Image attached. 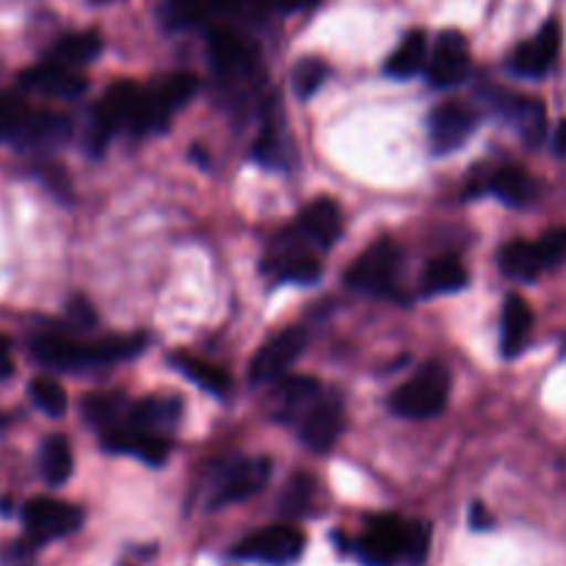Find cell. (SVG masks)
I'll use <instances>...</instances> for the list:
<instances>
[{
  "label": "cell",
  "instance_id": "cell-3",
  "mask_svg": "<svg viewBox=\"0 0 566 566\" xmlns=\"http://www.w3.org/2000/svg\"><path fill=\"white\" fill-rule=\"evenodd\" d=\"M83 523V512L53 497H33L22 509V525L31 545H48L53 539L75 534Z\"/></svg>",
  "mask_w": 566,
  "mask_h": 566
},
{
  "label": "cell",
  "instance_id": "cell-27",
  "mask_svg": "<svg viewBox=\"0 0 566 566\" xmlns=\"http://www.w3.org/2000/svg\"><path fill=\"white\" fill-rule=\"evenodd\" d=\"M39 470H42V479L50 486H61L70 481L72 475V448L66 442V437L55 434L50 437L42 446V457H39Z\"/></svg>",
  "mask_w": 566,
  "mask_h": 566
},
{
  "label": "cell",
  "instance_id": "cell-45",
  "mask_svg": "<svg viewBox=\"0 0 566 566\" xmlns=\"http://www.w3.org/2000/svg\"><path fill=\"white\" fill-rule=\"evenodd\" d=\"M315 3H321V0H304V9H310V6H315Z\"/></svg>",
  "mask_w": 566,
  "mask_h": 566
},
{
  "label": "cell",
  "instance_id": "cell-46",
  "mask_svg": "<svg viewBox=\"0 0 566 566\" xmlns=\"http://www.w3.org/2000/svg\"><path fill=\"white\" fill-rule=\"evenodd\" d=\"M97 3H103V0H97Z\"/></svg>",
  "mask_w": 566,
  "mask_h": 566
},
{
  "label": "cell",
  "instance_id": "cell-41",
  "mask_svg": "<svg viewBox=\"0 0 566 566\" xmlns=\"http://www.w3.org/2000/svg\"><path fill=\"white\" fill-rule=\"evenodd\" d=\"M470 525H473L475 531L492 528V517H490V512L484 509V503H475L473 506V512H470Z\"/></svg>",
  "mask_w": 566,
  "mask_h": 566
},
{
  "label": "cell",
  "instance_id": "cell-34",
  "mask_svg": "<svg viewBox=\"0 0 566 566\" xmlns=\"http://www.w3.org/2000/svg\"><path fill=\"white\" fill-rule=\"evenodd\" d=\"M28 392H31V401L44 415H50V418H61L66 412V392L59 381L48 379V376H39V379L31 381Z\"/></svg>",
  "mask_w": 566,
  "mask_h": 566
},
{
  "label": "cell",
  "instance_id": "cell-43",
  "mask_svg": "<svg viewBox=\"0 0 566 566\" xmlns=\"http://www.w3.org/2000/svg\"><path fill=\"white\" fill-rule=\"evenodd\" d=\"M210 6L219 11H238L243 6V0H210Z\"/></svg>",
  "mask_w": 566,
  "mask_h": 566
},
{
  "label": "cell",
  "instance_id": "cell-17",
  "mask_svg": "<svg viewBox=\"0 0 566 566\" xmlns=\"http://www.w3.org/2000/svg\"><path fill=\"white\" fill-rule=\"evenodd\" d=\"M20 86L55 99H75L86 92V77L77 75L75 70L53 64V61H44V64L22 72Z\"/></svg>",
  "mask_w": 566,
  "mask_h": 566
},
{
  "label": "cell",
  "instance_id": "cell-38",
  "mask_svg": "<svg viewBox=\"0 0 566 566\" xmlns=\"http://www.w3.org/2000/svg\"><path fill=\"white\" fill-rule=\"evenodd\" d=\"M210 0H169L166 6V17L175 28L193 25L197 20H202V14L208 11Z\"/></svg>",
  "mask_w": 566,
  "mask_h": 566
},
{
  "label": "cell",
  "instance_id": "cell-26",
  "mask_svg": "<svg viewBox=\"0 0 566 566\" xmlns=\"http://www.w3.org/2000/svg\"><path fill=\"white\" fill-rule=\"evenodd\" d=\"M321 385L315 379H307V376H291V379L276 385L274 398L280 403V415H296L307 412L315 401H318Z\"/></svg>",
  "mask_w": 566,
  "mask_h": 566
},
{
  "label": "cell",
  "instance_id": "cell-8",
  "mask_svg": "<svg viewBox=\"0 0 566 566\" xmlns=\"http://www.w3.org/2000/svg\"><path fill=\"white\" fill-rule=\"evenodd\" d=\"M398 265V249L392 241H379L359 254L357 263L348 269L346 285L363 293H392V274Z\"/></svg>",
  "mask_w": 566,
  "mask_h": 566
},
{
  "label": "cell",
  "instance_id": "cell-24",
  "mask_svg": "<svg viewBox=\"0 0 566 566\" xmlns=\"http://www.w3.org/2000/svg\"><path fill=\"white\" fill-rule=\"evenodd\" d=\"M501 269H503V274H509L512 280L534 282L536 276L545 271V263H542L536 243L512 241V243H506V247H503Z\"/></svg>",
  "mask_w": 566,
  "mask_h": 566
},
{
  "label": "cell",
  "instance_id": "cell-25",
  "mask_svg": "<svg viewBox=\"0 0 566 566\" xmlns=\"http://www.w3.org/2000/svg\"><path fill=\"white\" fill-rule=\"evenodd\" d=\"M169 363L175 365V368L180 370L186 379H191L193 385L202 387V390H208L210 396H227V392H230V387H232L230 376H227V370L216 368V365L202 363V359H197V357H186V354H175Z\"/></svg>",
  "mask_w": 566,
  "mask_h": 566
},
{
  "label": "cell",
  "instance_id": "cell-9",
  "mask_svg": "<svg viewBox=\"0 0 566 566\" xmlns=\"http://www.w3.org/2000/svg\"><path fill=\"white\" fill-rule=\"evenodd\" d=\"M470 75V48L468 39L459 31H446L437 39L429 59V83L437 88H448L462 83Z\"/></svg>",
  "mask_w": 566,
  "mask_h": 566
},
{
  "label": "cell",
  "instance_id": "cell-36",
  "mask_svg": "<svg viewBox=\"0 0 566 566\" xmlns=\"http://www.w3.org/2000/svg\"><path fill=\"white\" fill-rule=\"evenodd\" d=\"M313 479H310V475H296V479L291 481V486H287L285 495H282V512L291 514V517H302L310 509V503H313Z\"/></svg>",
  "mask_w": 566,
  "mask_h": 566
},
{
  "label": "cell",
  "instance_id": "cell-1",
  "mask_svg": "<svg viewBox=\"0 0 566 566\" xmlns=\"http://www.w3.org/2000/svg\"><path fill=\"white\" fill-rule=\"evenodd\" d=\"M144 346H147L144 335L105 337V340L97 343H75L59 335H42L31 340V354L36 357V363L48 365L53 370H83L138 357Z\"/></svg>",
  "mask_w": 566,
  "mask_h": 566
},
{
  "label": "cell",
  "instance_id": "cell-15",
  "mask_svg": "<svg viewBox=\"0 0 566 566\" xmlns=\"http://www.w3.org/2000/svg\"><path fill=\"white\" fill-rule=\"evenodd\" d=\"M208 59L219 75L238 77L252 70L254 61H258V53H254V48L241 33L221 28V31H213L208 36Z\"/></svg>",
  "mask_w": 566,
  "mask_h": 566
},
{
  "label": "cell",
  "instance_id": "cell-32",
  "mask_svg": "<svg viewBox=\"0 0 566 566\" xmlns=\"http://www.w3.org/2000/svg\"><path fill=\"white\" fill-rule=\"evenodd\" d=\"M31 105L11 92H0V144H11L20 127L25 125Z\"/></svg>",
  "mask_w": 566,
  "mask_h": 566
},
{
  "label": "cell",
  "instance_id": "cell-18",
  "mask_svg": "<svg viewBox=\"0 0 566 566\" xmlns=\"http://www.w3.org/2000/svg\"><path fill=\"white\" fill-rule=\"evenodd\" d=\"M298 230H302L310 241L318 243V247H335L337 238H340L343 232V213L340 208H337V202H332V199L326 197L310 202L307 208L302 210V216H298Z\"/></svg>",
  "mask_w": 566,
  "mask_h": 566
},
{
  "label": "cell",
  "instance_id": "cell-29",
  "mask_svg": "<svg viewBox=\"0 0 566 566\" xmlns=\"http://www.w3.org/2000/svg\"><path fill=\"white\" fill-rule=\"evenodd\" d=\"M130 415L138 429H171L180 420V401H175V398H147V401L136 403Z\"/></svg>",
  "mask_w": 566,
  "mask_h": 566
},
{
  "label": "cell",
  "instance_id": "cell-16",
  "mask_svg": "<svg viewBox=\"0 0 566 566\" xmlns=\"http://www.w3.org/2000/svg\"><path fill=\"white\" fill-rule=\"evenodd\" d=\"M105 451L111 453H133L138 457L142 462L153 464V468H160V464L169 459L171 451V442L166 437H160L158 431H147V429H111L105 431V440H103Z\"/></svg>",
  "mask_w": 566,
  "mask_h": 566
},
{
  "label": "cell",
  "instance_id": "cell-14",
  "mask_svg": "<svg viewBox=\"0 0 566 566\" xmlns=\"http://www.w3.org/2000/svg\"><path fill=\"white\" fill-rule=\"evenodd\" d=\"M70 119L64 114H53V111H31L25 125L14 136V147L20 153H39V149H55L70 138Z\"/></svg>",
  "mask_w": 566,
  "mask_h": 566
},
{
  "label": "cell",
  "instance_id": "cell-28",
  "mask_svg": "<svg viewBox=\"0 0 566 566\" xmlns=\"http://www.w3.org/2000/svg\"><path fill=\"white\" fill-rule=\"evenodd\" d=\"M423 285L429 293H459L468 287V271L457 258H434L426 265Z\"/></svg>",
  "mask_w": 566,
  "mask_h": 566
},
{
  "label": "cell",
  "instance_id": "cell-12",
  "mask_svg": "<svg viewBox=\"0 0 566 566\" xmlns=\"http://www.w3.org/2000/svg\"><path fill=\"white\" fill-rule=\"evenodd\" d=\"M562 50V25L556 20L545 22L531 42L520 44L512 55V70L523 77H542L556 64Z\"/></svg>",
  "mask_w": 566,
  "mask_h": 566
},
{
  "label": "cell",
  "instance_id": "cell-39",
  "mask_svg": "<svg viewBox=\"0 0 566 566\" xmlns=\"http://www.w3.org/2000/svg\"><path fill=\"white\" fill-rule=\"evenodd\" d=\"M431 545V528L429 523H409V536H407V562L409 564H423L426 553Z\"/></svg>",
  "mask_w": 566,
  "mask_h": 566
},
{
  "label": "cell",
  "instance_id": "cell-13",
  "mask_svg": "<svg viewBox=\"0 0 566 566\" xmlns=\"http://www.w3.org/2000/svg\"><path fill=\"white\" fill-rule=\"evenodd\" d=\"M343 431V403L337 398H318L302 415V442L315 453H326L335 448Z\"/></svg>",
  "mask_w": 566,
  "mask_h": 566
},
{
  "label": "cell",
  "instance_id": "cell-44",
  "mask_svg": "<svg viewBox=\"0 0 566 566\" xmlns=\"http://www.w3.org/2000/svg\"><path fill=\"white\" fill-rule=\"evenodd\" d=\"M556 149L562 155H566V122H562V127H558L556 133Z\"/></svg>",
  "mask_w": 566,
  "mask_h": 566
},
{
  "label": "cell",
  "instance_id": "cell-7",
  "mask_svg": "<svg viewBox=\"0 0 566 566\" xmlns=\"http://www.w3.org/2000/svg\"><path fill=\"white\" fill-rule=\"evenodd\" d=\"M304 348H307V332L298 329V326L280 332V335L271 337L269 343H263L260 352L254 354L252 365H249V379H252L254 385L280 381L282 376H285V370L302 357Z\"/></svg>",
  "mask_w": 566,
  "mask_h": 566
},
{
  "label": "cell",
  "instance_id": "cell-5",
  "mask_svg": "<svg viewBox=\"0 0 566 566\" xmlns=\"http://www.w3.org/2000/svg\"><path fill=\"white\" fill-rule=\"evenodd\" d=\"M407 536L409 523L381 514L368 520V528L357 542V556L365 566H392L396 562H407Z\"/></svg>",
  "mask_w": 566,
  "mask_h": 566
},
{
  "label": "cell",
  "instance_id": "cell-31",
  "mask_svg": "<svg viewBox=\"0 0 566 566\" xmlns=\"http://www.w3.org/2000/svg\"><path fill=\"white\" fill-rule=\"evenodd\" d=\"M197 92H199L197 75H191V72H175V75H169L164 83H160V88L155 94H158L160 105H164L169 114H175V111L182 108V105H186Z\"/></svg>",
  "mask_w": 566,
  "mask_h": 566
},
{
  "label": "cell",
  "instance_id": "cell-10",
  "mask_svg": "<svg viewBox=\"0 0 566 566\" xmlns=\"http://www.w3.org/2000/svg\"><path fill=\"white\" fill-rule=\"evenodd\" d=\"M475 119L473 108L462 103H446L440 108L431 111L429 116V138H431V149L437 155H448L453 149L462 147L470 136H473Z\"/></svg>",
  "mask_w": 566,
  "mask_h": 566
},
{
  "label": "cell",
  "instance_id": "cell-23",
  "mask_svg": "<svg viewBox=\"0 0 566 566\" xmlns=\"http://www.w3.org/2000/svg\"><path fill=\"white\" fill-rule=\"evenodd\" d=\"M490 191L512 208H525L536 199V182L520 166H503L492 175Z\"/></svg>",
  "mask_w": 566,
  "mask_h": 566
},
{
  "label": "cell",
  "instance_id": "cell-33",
  "mask_svg": "<svg viewBox=\"0 0 566 566\" xmlns=\"http://www.w3.org/2000/svg\"><path fill=\"white\" fill-rule=\"evenodd\" d=\"M122 407H125V401H122V396H88L86 401H83V418L88 420V423L94 426V429H116V418H119Z\"/></svg>",
  "mask_w": 566,
  "mask_h": 566
},
{
  "label": "cell",
  "instance_id": "cell-2",
  "mask_svg": "<svg viewBox=\"0 0 566 566\" xmlns=\"http://www.w3.org/2000/svg\"><path fill=\"white\" fill-rule=\"evenodd\" d=\"M451 392V376L446 365L426 363L407 385H401L392 396V412L409 420H429L446 409Z\"/></svg>",
  "mask_w": 566,
  "mask_h": 566
},
{
  "label": "cell",
  "instance_id": "cell-42",
  "mask_svg": "<svg viewBox=\"0 0 566 566\" xmlns=\"http://www.w3.org/2000/svg\"><path fill=\"white\" fill-rule=\"evenodd\" d=\"M265 3H269L271 9H276V11H296V9H304V0H265Z\"/></svg>",
  "mask_w": 566,
  "mask_h": 566
},
{
  "label": "cell",
  "instance_id": "cell-4",
  "mask_svg": "<svg viewBox=\"0 0 566 566\" xmlns=\"http://www.w3.org/2000/svg\"><path fill=\"white\" fill-rule=\"evenodd\" d=\"M304 534L293 525H271V528L258 531L249 539L232 551V556L243 562H258L269 566H287L296 564L304 553Z\"/></svg>",
  "mask_w": 566,
  "mask_h": 566
},
{
  "label": "cell",
  "instance_id": "cell-20",
  "mask_svg": "<svg viewBox=\"0 0 566 566\" xmlns=\"http://www.w3.org/2000/svg\"><path fill=\"white\" fill-rule=\"evenodd\" d=\"M99 53H103V36L97 31H83L70 33L59 44H53V50L48 53V61L66 66V70H77V66L97 59Z\"/></svg>",
  "mask_w": 566,
  "mask_h": 566
},
{
  "label": "cell",
  "instance_id": "cell-21",
  "mask_svg": "<svg viewBox=\"0 0 566 566\" xmlns=\"http://www.w3.org/2000/svg\"><path fill=\"white\" fill-rule=\"evenodd\" d=\"M426 64H429V42H426V33L409 31L403 36V42L396 48V53L387 59V75L407 81V77H415L418 72H423Z\"/></svg>",
  "mask_w": 566,
  "mask_h": 566
},
{
  "label": "cell",
  "instance_id": "cell-19",
  "mask_svg": "<svg viewBox=\"0 0 566 566\" xmlns=\"http://www.w3.org/2000/svg\"><path fill=\"white\" fill-rule=\"evenodd\" d=\"M534 326V313L523 296H509L501 315V348L503 357H517L525 348Z\"/></svg>",
  "mask_w": 566,
  "mask_h": 566
},
{
  "label": "cell",
  "instance_id": "cell-35",
  "mask_svg": "<svg viewBox=\"0 0 566 566\" xmlns=\"http://www.w3.org/2000/svg\"><path fill=\"white\" fill-rule=\"evenodd\" d=\"M326 64L318 59H304L298 61L296 70H293V92L298 99H310L321 88V83L326 81Z\"/></svg>",
  "mask_w": 566,
  "mask_h": 566
},
{
  "label": "cell",
  "instance_id": "cell-30",
  "mask_svg": "<svg viewBox=\"0 0 566 566\" xmlns=\"http://www.w3.org/2000/svg\"><path fill=\"white\" fill-rule=\"evenodd\" d=\"M276 276L296 285H315L321 280V263L307 252H291L276 260Z\"/></svg>",
  "mask_w": 566,
  "mask_h": 566
},
{
  "label": "cell",
  "instance_id": "cell-40",
  "mask_svg": "<svg viewBox=\"0 0 566 566\" xmlns=\"http://www.w3.org/2000/svg\"><path fill=\"white\" fill-rule=\"evenodd\" d=\"M14 365H11V340L6 335H0V379H9Z\"/></svg>",
  "mask_w": 566,
  "mask_h": 566
},
{
  "label": "cell",
  "instance_id": "cell-11",
  "mask_svg": "<svg viewBox=\"0 0 566 566\" xmlns=\"http://www.w3.org/2000/svg\"><path fill=\"white\" fill-rule=\"evenodd\" d=\"M271 479V462L269 459H247L238 462L235 468L227 470L216 484L213 495H210V506H227V503L247 501V497L258 495Z\"/></svg>",
  "mask_w": 566,
  "mask_h": 566
},
{
  "label": "cell",
  "instance_id": "cell-37",
  "mask_svg": "<svg viewBox=\"0 0 566 566\" xmlns=\"http://www.w3.org/2000/svg\"><path fill=\"white\" fill-rule=\"evenodd\" d=\"M539 249V258L545 263V269H556L566 260V227H556V230L545 232L542 241L536 243Z\"/></svg>",
  "mask_w": 566,
  "mask_h": 566
},
{
  "label": "cell",
  "instance_id": "cell-6",
  "mask_svg": "<svg viewBox=\"0 0 566 566\" xmlns=\"http://www.w3.org/2000/svg\"><path fill=\"white\" fill-rule=\"evenodd\" d=\"M138 99H142V88L133 86L130 81L116 83L114 88L105 92V97L99 99L92 114V127H88V147L94 155L103 153L105 144L122 125H130Z\"/></svg>",
  "mask_w": 566,
  "mask_h": 566
},
{
  "label": "cell",
  "instance_id": "cell-22",
  "mask_svg": "<svg viewBox=\"0 0 566 566\" xmlns=\"http://www.w3.org/2000/svg\"><path fill=\"white\" fill-rule=\"evenodd\" d=\"M509 116L528 147H539L547 136L545 105L534 97H509Z\"/></svg>",
  "mask_w": 566,
  "mask_h": 566
}]
</instances>
